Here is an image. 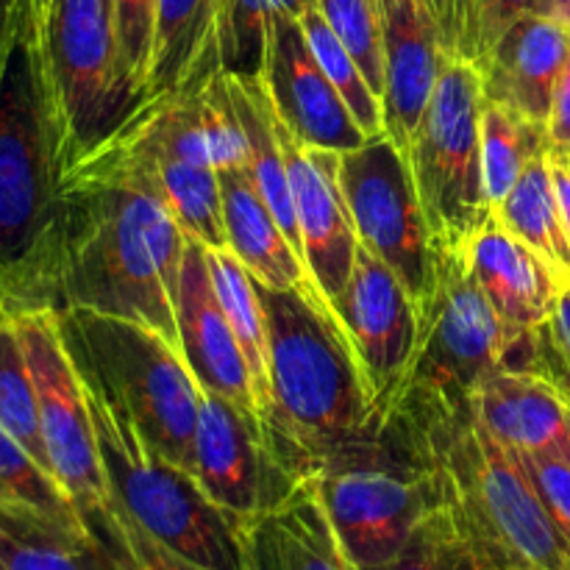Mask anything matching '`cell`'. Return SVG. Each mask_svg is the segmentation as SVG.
Here are the masks:
<instances>
[{
    "instance_id": "25",
    "label": "cell",
    "mask_w": 570,
    "mask_h": 570,
    "mask_svg": "<svg viewBox=\"0 0 570 570\" xmlns=\"http://www.w3.org/2000/svg\"><path fill=\"white\" fill-rule=\"evenodd\" d=\"M217 0H156L154 53L145 98L170 95L223 70Z\"/></svg>"
},
{
    "instance_id": "24",
    "label": "cell",
    "mask_w": 570,
    "mask_h": 570,
    "mask_svg": "<svg viewBox=\"0 0 570 570\" xmlns=\"http://www.w3.org/2000/svg\"><path fill=\"white\" fill-rule=\"evenodd\" d=\"M217 178H220L228 250L243 262L256 284L287 289L312 282L304 259L289 245L276 215L256 189L248 165L223 167L217 170Z\"/></svg>"
},
{
    "instance_id": "47",
    "label": "cell",
    "mask_w": 570,
    "mask_h": 570,
    "mask_svg": "<svg viewBox=\"0 0 570 570\" xmlns=\"http://www.w3.org/2000/svg\"><path fill=\"white\" fill-rule=\"evenodd\" d=\"M17 309H14V301H11V289H9V278L6 273L0 271V326H9L14 321Z\"/></svg>"
},
{
    "instance_id": "5",
    "label": "cell",
    "mask_w": 570,
    "mask_h": 570,
    "mask_svg": "<svg viewBox=\"0 0 570 570\" xmlns=\"http://www.w3.org/2000/svg\"><path fill=\"white\" fill-rule=\"evenodd\" d=\"M512 343L462 245H434L432 287L417 301L415 354L387 415L429 423L465 410L476 384L507 367Z\"/></svg>"
},
{
    "instance_id": "17",
    "label": "cell",
    "mask_w": 570,
    "mask_h": 570,
    "mask_svg": "<svg viewBox=\"0 0 570 570\" xmlns=\"http://www.w3.org/2000/svg\"><path fill=\"white\" fill-rule=\"evenodd\" d=\"M262 83L273 111L306 148L354 150L365 145L345 100L312 53L298 17H276Z\"/></svg>"
},
{
    "instance_id": "12",
    "label": "cell",
    "mask_w": 570,
    "mask_h": 570,
    "mask_svg": "<svg viewBox=\"0 0 570 570\" xmlns=\"http://www.w3.org/2000/svg\"><path fill=\"white\" fill-rule=\"evenodd\" d=\"M340 184L360 243L404 282L417 304L432 287L434 243L404 150L384 131L367 137L340 154Z\"/></svg>"
},
{
    "instance_id": "41",
    "label": "cell",
    "mask_w": 570,
    "mask_h": 570,
    "mask_svg": "<svg viewBox=\"0 0 570 570\" xmlns=\"http://www.w3.org/2000/svg\"><path fill=\"white\" fill-rule=\"evenodd\" d=\"M543 499L551 521L570 549V456L568 454H518Z\"/></svg>"
},
{
    "instance_id": "23",
    "label": "cell",
    "mask_w": 570,
    "mask_h": 570,
    "mask_svg": "<svg viewBox=\"0 0 570 570\" xmlns=\"http://www.w3.org/2000/svg\"><path fill=\"white\" fill-rule=\"evenodd\" d=\"M471 412L479 426L518 454L570 456V406L540 373L499 367L476 384Z\"/></svg>"
},
{
    "instance_id": "36",
    "label": "cell",
    "mask_w": 570,
    "mask_h": 570,
    "mask_svg": "<svg viewBox=\"0 0 570 570\" xmlns=\"http://www.w3.org/2000/svg\"><path fill=\"white\" fill-rule=\"evenodd\" d=\"M317 11L351 59L360 65L373 92H384V20L379 0H317Z\"/></svg>"
},
{
    "instance_id": "14",
    "label": "cell",
    "mask_w": 570,
    "mask_h": 570,
    "mask_svg": "<svg viewBox=\"0 0 570 570\" xmlns=\"http://www.w3.org/2000/svg\"><path fill=\"white\" fill-rule=\"evenodd\" d=\"M193 476L206 499L237 523L276 504L295 479L276 462L259 417L200 390L193 443Z\"/></svg>"
},
{
    "instance_id": "32",
    "label": "cell",
    "mask_w": 570,
    "mask_h": 570,
    "mask_svg": "<svg viewBox=\"0 0 570 570\" xmlns=\"http://www.w3.org/2000/svg\"><path fill=\"white\" fill-rule=\"evenodd\" d=\"M0 507L37 512L70 527H89L53 473L3 426H0Z\"/></svg>"
},
{
    "instance_id": "20",
    "label": "cell",
    "mask_w": 570,
    "mask_h": 570,
    "mask_svg": "<svg viewBox=\"0 0 570 570\" xmlns=\"http://www.w3.org/2000/svg\"><path fill=\"white\" fill-rule=\"evenodd\" d=\"M462 250L512 340L527 337L551 321L566 287L527 243L501 226L499 217H488L462 243Z\"/></svg>"
},
{
    "instance_id": "46",
    "label": "cell",
    "mask_w": 570,
    "mask_h": 570,
    "mask_svg": "<svg viewBox=\"0 0 570 570\" xmlns=\"http://www.w3.org/2000/svg\"><path fill=\"white\" fill-rule=\"evenodd\" d=\"M551 181H554V193H557V204H560V217H562V228H566V237L570 243V167L560 165V161H551Z\"/></svg>"
},
{
    "instance_id": "39",
    "label": "cell",
    "mask_w": 570,
    "mask_h": 570,
    "mask_svg": "<svg viewBox=\"0 0 570 570\" xmlns=\"http://www.w3.org/2000/svg\"><path fill=\"white\" fill-rule=\"evenodd\" d=\"M98 538L117 557L122 570H209L184 560L181 554L150 538L115 499H111L109 515Z\"/></svg>"
},
{
    "instance_id": "37",
    "label": "cell",
    "mask_w": 570,
    "mask_h": 570,
    "mask_svg": "<svg viewBox=\"0 0 570 570\" xmlns=\"http://www.w3.org/2000/svg\"><path fill=\"white\" fill-rule=\"evenodd\" d=\"M527 14H543V0H460L454 56L479 70L499 39Z\"/></svg>"
},
{
    "instance_id": "9",
    "label": "cell",
    "mask_w": 570,
    "mask_h": 570,
    "mask_svg": "<svg viewBox=\"0 0 570 570\" xmlns=\"http://www.w3.org/2000/svg\"><path fill=\"white\" fill-rule=\"evenodd\" d=\"M61 159L31 39L17 31L0 72V271L28 267L53 217Z\"/></svg>"
},
{
    "instance_id": "22",
    "label": "cell",
    "mask_w": 570,
    "mask_h": 570,
    "mask_svg": "<svg viewBox=\"0 0 570 570\" xmlns=\"http://www.w3.org/2000/svg\"><path fill=\"white\" fill-rule=\"evenodd\" d=\"M245 570H356L340 546L315 479L239 523Z\"/></svg>"
},
{
    "instance_id": "4",
    "label": "cell",
    "mask_w": 570,
    "mask_h": 570,
    "mask_svg": "<svg viewBox=\"0 0 570 570\" xmlns=\"http://www.w3.org/2000/svg\"><path fill=\"white\" fill-rule=\"evenodd\" d=\"M76 367L95 423L111 499L150 538L184 560L209 570H245L239 523L206 499L193 473L165 460L142 438L126 406L87 367L78 362Z\"/></svg>"
},
{
    "instance_id": "30",
    "label": "cell",
    "mask_w": 570,
    "mask_h": 570,
    "mask_svg": "<svg viewBox=\"0 0 570 570\" xmlns=\"http://www.w3.org/2000/svg\"><path fill=\"white\" fill-rule=\"evenodd\" d=\"M479 145H482L484 200L495 215L529 161L538 154H546V128L532 126L515 111L484 100Z\"/></svg>"
},
{
    "instance_id": "50",
    "label": "cell",
    "mask_w": 570,
    "mask_h": 570,
    "mask_svg": "<svg viewBox=\"0 0 570 570\" xmlns=\"http://www.w3.org/2000/svg\"><path fill=\"white\" fill-rule=\"evenodd\" d=\"M568 167H570V159H568Z\"/></svg>"
},
{
    "instance_id": "35",
    "label": "cell",
    "mask_w": 570,
    "mask_h": 570,
    "mask_svg": "<svg viewBox=\"0 0 570 570\" xmlns=\"http://www.w3.org/2000/svg\"><path fill=\"white\" fill-rule=\"evenodd\" d=\"M0 426L14 434L48 468L31 373H28L26 354L11 323L0 326Z\"/></svg>"
},
{
    "instance_id": "10",
    "label": "cell",
    "mask_w": 570,
    "mask_h": 570,
    "mask_svg": "<svg viewBox=\"0 0 570 570\" xmlns=\"http://www.w3.org/2000/svg\"><path fill=\"white\" fill-rule=\"evenodd\" d=\"M482 106L479 70L449 56L406 150L434 245H462L493 217L482 189Z\"/></svg>"
},
{
    "instance_id": "8",
    "label": "cell",
    "mask_w": 570,
    "mask_h": 570,
    "mask_svg": "<svg viewBox=\"0 0 570 570\" xmlns=\"http://www.w3.org/2000/svg\"><path fill=\"white\" fill-rule=\"evenodd\" d=\"M37 53L65 173L120 131L142 98L120 76L111 0H53Z\"/></svg>"
},
{
    "instance_id": "18",
    "label": "cell",
    "mask_w": 570,
    "mask_h": 570,
    "mask_svg": "<svg viewBox=\"0 0 570 570\" xmlns=\"http://www.w3.org/2000/svg\"><path fill=\"white\" fill-rule=\"evenodd\" d=\"M176 323L178 351L198 387L228 399L248 415L259 417L250 367L212 287L206 245L193 237H187L181 276H178Z\"/></svg>"
},
{
    "instance_id": "42",
    "label": "cell",
    "mask_w": 570,
    "mask_h": 570,
    "mask_svg": "<svg viewBox=\"0 0 570 570\" xmlns=\"http://www.w3.org/2000/svg\"><path fill=\"white\" fill-rule=\"evenodd\" d=\"M546 154L560 165H568L570 159V59L557 83L549 120H546Z\"/></svg>"
},
{
    "instance_id": "6",
    "label": "cell",
    "mask_w": 570,
    "mask_h": 570,
    "mask_svg": "<svg viewBox=\"0 0 570 570\" xmlns=\"http://www.w3.org/2000/svg\"><path fill=\"white\" fill-rule=\"evenodd\" d=\"M312 479L356 570L387 566L440 501L432 465L390 417L332 451Z\"/></svg>"
},
{
    "instance_id": "21",
    "label": "cell",
    "mask_w": 570,
    "mask_h": 570,
    "mask_svg": "<svg viewBox=\"0 0 570 570\" xmlns=\"http://www.w3.org/2000/svg\"><path fill=\"white\" fill-rule=\"evenodd\" d=\"M570 59V22L527 14L499 39L479 67L484 100L546 128L554 89Z\"/></svg>"
},
{
    "instance_id": "19",
    "label": "cell",
    "mask_w": 570,
    "mask_h": 570,
    "mask_svg": "<svg viewBox=\"0 0 570 570\" xmlns=\"http://www.w3.org/2000/svg\"><path fill=\"white\" fill-rule=\"evenodd\" d=\"M384 20V134L410 150L443 72L445 50L440 28L423 0H379Z\"/></svg>"
},
{
    "instance_id": "7",
    "label": "cell",
    "mask_w": 570,
    "mask_h": 570,
    "mask_svg": "<svg viewBox=\"0 0 570 570\" xmlns=\"http://www.w3.org/2000/svg\"><path fill=\"white\" fill-rule=\"evenodd\" d=\"M56 315L72 360L126 406L165 460L193 473L200 387L181 351L142 323L87 309Z\"/></svg>"
},
{
    "instance_id": "44",
    "label": "cell",
    "mask_w": 570,
    "mask_h": 570,
    "mask_svg": "<svg viewBox=\"0 0 570 570\" xmlns=\"http://www.w3.org/2000/svg\"><path fill=\"white\" fill-rule=\"evenodd\" d=\"M17 3H20V31L31 39L33 48H39L53 0H17Z\"/></svg>"
},
{
    "instance_id": "13",
    "label": "cell",
    "mask_w": 570,
    "mask_h": 570,
    "mask_svg": "<svg viewBox=\"0 0 570 570\" xmlns=\"http://www.w3.org/2000/svg\"><path fill=\"white\" fill-rule=\"evenodd\" d=\"M332 309L354 345L379 421H384L415 354V298L404 282L360 243L354 271Z\"/></svg>"
},
{
    "instance_id": "26",
    "label": "cell",
    "mask_w": 570,
    "mask_h": 570,
    "mask_svg": "<svg viewBox=\"0 0 570 570\" xmlns=\"http://www.w3.org/2000/svg\"><path fill=\"white\" fill-rule=\"evenodd\" d=\"M106 142L122 156L128 167L145 181V187L170 209L184 234L206 248H228L226 223H223V193L217 170L189 161L173 159V156L150 154V150L131 148L117 137Z\"/></svg>"
},
{
    "instance_id": "27",
    "label": "cell",
    "mask_w": 570,
    "mask_h": 570,
    "mask_svg": "<svg viewBox=\"0 0 570 570\" xmlns=\"http://www.w3.org/2000/svg\"><path fill=\"white\" fill-rule=\"evenodd\" d=\"M0 570H122L89 527L0 507Z\"/></svg>"
},
{
    "instance_id": "28",
    "label": "cell",
    "mask_w": 570,
    "mask_h": 570,
    "mask_svg": "<svg viewBox=\"0 0 570 570\" xmlns=\"http://www.w3.org/2000/svg\"><path fill=\"white\" fill-rule=\"evenodd\" d=\"M495 217L554 271L562 287H570V243L551 181L549 154H538L529 161L512 193L495 209Z\"/></svg>"
},
{
    "instance_id": "38",
    "label": "cell",
    "mask_w": 570,
    "mask_h": 570,
    "mask_svg": "<svg viewBox=\"0 0 570 570\" xmlns=\"http://www.w3.org/2000/svg\"><path fill=\"white\" fill-rule=\"evenodd\" d=\"M117 33V61L128 89L145 100L156 33V0H111Z\"/></svg>"
},
{
    "instance_id": "40",
    "label": "cell",
    "mask_w": 570,
    "mask_h": 570,
    "mask_svg": "<svg viewBox=\"0 0 570 570\" xmlns=\"http://www.w3.org/2000/svg\"><path fill=\"white\" fill-rule=\"evenodd\" d=\"M521 371H532L549 379L570 406V287L560 295V304H557L551 321L529 337Z\"/></svg>"
},
{
    "instance_id": "45",
    "label": "cell",
    "mask_w": 570,
    "mask_h": 570,
    "mask_svg": "<svg viewBox=\"0 0 570 570\" xmlns=\"http://www.w3.org/2000/svg\"><path fill=\"white\" fill-rule=\"evenodd\" d=\"M20 31V3L17 0H0V72H3L9 50Z\"/></svg>"
},
{
    "instance_id": "29",
    "label": "cell",
    "mask_w": 570,
    "mask_h": 570,
    "mask_svg": "<svg viewBox=\"0 0 570 570\" xmlns=\"http://www.w3.org/2000/svg\"><path fill=\"white\" fill-rule=\"evenodd\" d=\"M206 259H209L212 287H215L228 326H232L234 337H237L239 348L245 354V362L250 367L256 410H259L267 393V360H271V351H267V315L265 306H262L259 284L228 248H206Z\"/></svg>"
},
{
    "instance_id": "49",
    "label": "cell",
    "mask_w": 570,
    "mask_h": 570,
    "mask_svg": "<svg viewBox=\"0 0 570 570\" xmlns=\"http://www.w3.org/2000/svg\"><path fill=\"white\" fill-rule=\"evenodd\" d=\"M217 3H220V6H223V0H217Z\"/></svg>"
},
{
    "instance_id": "1",
    "label": "cell",
    "mask_w": 570,
    "mask_h": 570,
    "mask_svg": "<svg viewBox=\"0 0 570 570\" xmlns=\"http://www.w3.org/2000/svg\"><path fill=\"white\" fill-rule=\"evenodd\" d=\"M187 234L109 142L61 173L53 217L11 284L17 312L87 309L142 323L178 348Z\"/></svg>"
},
{
    "instance_id": "11",
    "label": "cell",
    "mask_w": 570,
    "mask_h": 570,
    "mask_svg": "<svg viewBox=\"0 0 570 570\" xmlns=\"http://www.w3.org/2000/svg\"><path fill=\"white\" fill-rule=\"evenodd\" d=\"M11 326L20 337L31 373L50 473L76 501L78 512L98 538L109 515L111 490L81 376L67 351L59 315L53 309H26L17 312Z\"/></svg>"
},
{
    "instance_id": "15",
    "label": "cell",
    "mask_w": 570,
    "mask_h": 570,
    "mask_svg": "<svg viewBox=\"0 0 570 570\" xmlns=\"http://www.w3.org/2000/svg\"><path fill=\"white\" fill-rule=\"evenodd\" d=\"M111 137L131 148L173 156L212 170L248 165V142L223 70H215L178 92L145 98Z\"/></svg>"
},
{
    "instance_id": "48",
    "label": "cell",
    "mask_w": 570,
    "mask_h": 570,
    "mask_svg": "<svg viewBox=\"0 0 570 570\" xmlns=\"http://www.w3.org/2000/svg\"><path fill=\"white\" fill-rule=\"evenodd\" d=\"M543 14L570 22V0H543Z\"/></svg>"
},
{
    "instance_id": "43",
    "label": "cell",
    "mask_w": 570,
    "mask_h": 570,
    "mask_svg": "<svg viewBox=\"0 0 570 570\" xmlns=\"http://www.w3.org/2000/svg\"><path fill=\"white\" fill-rule=\"evenodd\" d=\"M423 6H426L429 14L438 22L449 56H454L456 26H460V0H423Z\"/></svg>"
},
{
    "instance_id": "31",
    "label": "cell",
    "mask_w": 570,
    "mask_h": 570,
    "mask_svg": "<svg viewBox=\"0 0 570 570\" xmlns=\"http://www.w3.org/2000/svg\"><path fill=\"white\" fill-rule=\"evenodd\" d=\"M315 3L317 0H223L217 20L223 72L259 81L276 17H301Z\"/></svg>"
},
{
    "instance_id": "33",
    "label": "cell",
    "mask_w": 570,
    "mask_h": 570,
    "mask_svg": "<svg viewBox=\"0 0 570 570\" xmlns=\"http://www.w3.org/2000/svg\"><path fill=\"white\" fill-rule=\"evenodd\" d=\"M298 20L306 33V42H309L312 53H315L317 65L323 67L326 78L334 83L340 98L345 100V106H348V111L354 115L356 126L362 128V134H365V137H376V134H382L384 131L382 98L373 92L367 78L362 76L360 65L351 59V53L343 48V42L334 37V31L328 28V22L323 20L317 6L306 9Z\"/></svg>"
},
{
    "instance_id": "16",
    "label": "cell",
    "mask_w": 570,
    "mask_h": 570,
    "mask_svg": "<svg viewBox=\"0 0 570 570\" xmlns=\"http://www.w3.org/2000/svg\"><path fill=\"white\" fill-rule=\"evenodd\" d=\"M276 131L284 161H287L289 187H293L304 265L312 284L332 306L348 284L356 245H360L348 204H345L343 184H340V154L306 148L284 128L278 117Z\"/></svg>"
},
{
    "instance_id": "2",
    "label": "cell",
    "mask_w": 570,
    "mask_h": 570,
    "mask_svg": "<svg viewBox=\"0 0 570 570\" xmlns=\"http://www.w3.org/2000/svg\"><path fill=\"white\" fill-rule=\"evenodd\" d=\"M267 393L259 426L278 465L301 482L340 445L382 426L343 323L312 282L262 287Z\"/></svg>"
},
{
    "instance_id": "3",
    "label": "cell",
    "mask_w": 570,
    "mask_h": 570,
    "mask_svg": "<svg viewBox=\"0 0 570 570\" xmlns=\"http://www.w3.org/2000/svg\"><path fill=\"white\" fill-rule=\"evenodd\" d=\"M387 421V417H384ZM399 423L438 476L443 504L484 570H570V549L518 451L479 426L471 404L429 423Z\"/></svg>"
},
{
    "instance_id": "34",
    "label": "cell",
    "mask_w": 570,
    "mask_h": 570,
    "mask_svg": "<svg viewBox=\"0 0 570 570\" xmlns=\"http://www.w3.org/2000/svg\"><path fill=\"white\" fill-rule=\"evenodd\" d=\"M379 570H484L443 499L412 529L404 549Z\"/></svg>"
}]
</instances>
